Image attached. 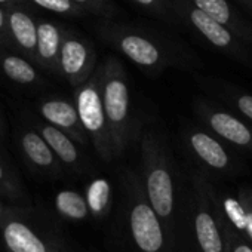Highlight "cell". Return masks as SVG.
<instances>
[{
  "instance_id": "2e32d148",
  "label": "cell",
  "mask_w": 252,
  "mask_h": 252,
  "mask_svg": "<svg viewBox=\"0 0 252 252\" xmlns=\"http://www.w3.org/2000/svg\"><path fill=\"white\" fill-rule=\"evenodd\" d=\"M189 18H190L191 24L215 46L225 48L230 45L231 34L222 27L221 23H218L208 14L202 12L197 8H191V9H189Z\"/></svg>"
},
{
  "instance_id": "7402d4cb",
  "label": "cell",
  "mask_w": 252,
  "mask_h": 252,
  "mask_svg": "<svg viewBox=\"0 0 252 252\" xmlns=\"http://www.w3.org/2000/svg\"><path fill=\"white\" fill-rule=\"evenodd\" d=\"M194 8L208 14L221 24L230 21V8L225 0H193Z\"/></svg>"
},
{
  "instance_id": "f546056e",
  "label": "cell",
  "mask_w": 252,
  "mask_h": 252,
  "mask_svg": "<svg viewBox=\"0 0 252 252\" xmlns=\"http://www.w3.org/2000/svg\"><path fill=\"white\" fill-rule=\"evenodd\" d=\"M3 214H5V208H3V203H2V197H0V220H2Z\"/></svg>"
},
{
  "instance_id": "9c48e42d",
  "label": "cell",
  "mask_w": 252,
  "mask_h": 252,
  "mask_svg": "<svg viewBox=\"0 0 252 252\" xmlns=\"http://www.w3.org/2000/svg\"><path fill=\"white\" fill-rule=\"evenodd\" d=\"M9 42L18 48L30 61H34L37 45V23L24 9L17 6L6 8Z\"/></svg>"
},
{
  "instance_id": "6da1fadb",
  "label": "cell",
  "mask_w": 252,
  "mask_h": 252,
  "mask_svg": "<svg viewBox=\"0 0 252 252\" xmlns=\"http://www.w3.org/2000/svg\"><path fill=\"white\" fill-rule=\"evenodd\" d=\"M144 193L160 218L172 245L180 252V227L177 221V196L175 183L168 165L166 156L158 140L152 134H146L141 141Z\"/></svg>"
},
{
  "instance_id": "30bf717a",
  "label": "cell",
  "mask_w": 252,
  "mask_h": 252,
  "mask_svg": "<svg viewBox=\"0 0 252 252\" xmlns=\"http://www.w3.org/2000/svg\"><path fill=\"white\" fill-rule=\"evenodd\" d=\"M39 111L48 125H52L55 128L61 129L80 144L85 143V131L80 125L74 104L57 98L46 99L39 105Z\"/></svg>"
},
{
  "instance_id": "4fadbf2b",
  "label": "cell",
  "mask_w": 252,
  "mask_h": 252,
  "mask_svg": "<svg viewBox=\"0 0 252 252\" xmlns=\"http://www.w3.org/2000/svg\"><path fill=\"white\" fill-rule=\"evenodd\" d=\"M39 132L45 138V141L51 147L52 153L55 155V158L61 163L71 166V168L79 166L80 155H79V150H77L74 140L70 135H67L61 129L55 128V126H52V125H48V123L40 126Z\"/></svg>"
},
{
  "instance_id": "ba28073f",
  "label": "cell",
  "mask_w": 252,
  "mask_h": 252,
  "mask_svg": "<svg viewBox=\"0 0 252 252\" xmlns=\"http://www.w3.org/2000/svg\"><path fill=\"white\" fill-rule=\"evenodd\" d=\"M95 65L96 54L91 43L67 29L60 51L58 73L63 74L73 88H77L92 74Z\"/></svg>"
},
{
  "instance_id": "d6986e66",
  "label": "cell",
  "mask_w": 252,
  "mask_h": 252,
  "mask_svg": "<svg viewBox=\"0 0 252 252\" xmlns=\"http://www.w3.org/2000/svg\"><path fill=\"white\" fill-rule=\"evenodd\" d=\"M86 203L95 218H102L111 205V186L105 178H95L86 190Z\"/></svg>"
},
{
  "instance_id": "f1b7e54d",
  "label": "cell",
  "mask_w": 252,
  "mask_h": 252,
  "mask_svg": "<svg viewBox=\"0 0 252 252\" xmlns=\"http://www.w3.org/2000/svg\"><path fill=\"white\" fill-rule=\"evenodd\" d=\"M24 0H0V5L5 6V8H9V6H17V5H21Z\"/></svg>"
},
{
  "instance_id": "ffe728a7",
  "label": "cell",
  "mask_w": 252,
  "mask_h": 252,
  "mask_svg": "<svg viewBox=\"0 0 252 252\" xmlns=\"http://www.w3.org/2000/svg\"><path fill=\"white\" fill-rule=\"evenodd\" d=\"M220 224H221V230L224 236V252H252V243L243 234L236 231L221 217H220Z\"/></svg>"
},
{
  "instance_id": "484cf974",
  "label": "cell",
  "mask_w": 252,
  "mask_h": 252,
  "mask_svg": "<svg viewBox=\"0 0 252 252\" xmlns=\"http://www.w3.org/2000/svg\"><path fill=\"white\" fill-rule=\"evenodd\" d=\"M9 33H8V18L6 8L0 5V46H9Z\"/></svg>"
},
{
  "instance_id": "e0dca14e",
  "label": "cell",
  "mask_w": 252,
  "mask_h": 252,
  "mask_svg": "<svg viewBox=\"0 0 252 252\" xmlns=\"http://www.w3.org/2000/svg\"><path fill=\"white\" fill-rule=\"evenodd\" d=\"M0 68L9 80L20 85H32L37 80V71L30 60L15 54L0 57Z\"/></svg>"
},
{
  "instance_id": "603a6c76",
  "label": "cell",
  "mask_w": 252,
  "mask_h": 252,
  "mask_svg": "<svg viewBox=\"0 0 252 252\" xmlns=\"http://www.w3.org/2000/svg\"><path fill=\"white\" fill-rule=\"evenodd\" d=\"M70 2L76 3L77 6H80L82 9L95 15H113V12L116 11V8L110 3V0H70Z\"/></svg>"
},
{
  "instance_id": "9a60e30c",
  "label": "cell",
  "mask_w": 252,
  "mask_h": 252,
  "mask_svg": "<svg viewBox=\"0 0 252 252\" xmlns=\"http://www.w3.org/2000/svg\"><path fill=\"white\" fill-rule=\"evenodd\" d=\"M209 123L218 135L237 146H248L252 141V135L246 126L227 113H214L209 119Z\"/></svg>"
},
{
  "instance_id": "5b68a950",
  "label": "cell",
  "mask_w": 252,
  "mask_h": 252,
  "mask_svg": "<svg viewBox=\"0 0 252 252\" xmlns=\"http://www.w3.org/2000/svg\"><path fill=\"white\" fill-rule=\"evenodd\" d=\"M98 34L104 42L144 70H156L163 64V52L159 45L134 29L119 24H101Z\"/></svg>"
},
{
  "instance_id": "83f0119b",
  "label": "cell",
  "mask_w": 252,
  "mask_h": 252,
  "mask_svg": "<svg viewBox=\"0 0 252 252\" xmlns=\"http://www.w3.org/2000/svg\"><path fill=\"white\" fill-rule=\"evenodd\" d=\"M134 3L143 6V8H147V9H152V11H162L163 9V3L162 0H132Z\"/></svg>"
},
{
  "instance_id": "8992f818",
  "label": "cell",
  "mask_w": 252,
  "mask_h": 252,
  "mask_svg": "<svg viewBox=\"0 0 252 252\" xmlns=\"http://www.w3.org/2000/svg\"><path fill=\"white\" fill-rule=\"evenodd\" d=\"M194 252H224V236L217 209L208 194L206 184H196L191 215Z\"/></svg>"
},
{
  "instance_id": "5bb4252c",
  "label": "cell",
  "mask_w": 252,
  "mask_h": 252,
  "mask_svg": "<svg viewBox=\"0 0 252 252\" xmlns=\"http://www.w3.org/2000/svg\"><path fill=\"white\" fill-rule=\"evenodd\" d=\"M190 146L197 158L212 169L224 171L228 168V155L222 146L205 132H194L190 137Z\"/></svg>"
},
{
  "instance_id": "7a4b0ae2",
  "label": "cell",
  "mask_w": 252,
  "mask_h": 252,
  "mask_svg": "<svg viewBox=\"0 0 252 252\" xmlns=\"http://www.w3.org/2000/svg\"><path fill=\"white\" fill-rule=\"evenodd\" d=\"M101 98L110 129L113 155L120 158L132 140L134 128L128 76L123 64L116 57H108L101 64Z\"/></svg>"
},
{
  "instance_id": "cb8c5ba5",
  "label": "cell",
  "mask_w": 252,
  "mask_h": 252,
  "mask_svg": "<svg viewBox=\"0 0 252 252\" xmlns=\"http://www.w3.org/2000/svg\"><path fill=\"white\" fill-rule=\"evenodd\" d=\"M0 191L9 196L11 199H17L20 196V187L15 183V180L11 177L5 165L0 162Z\"/></svg>"
},
{
  "instance_id": "3957f363",
  "label": "cell",
  "mask_w": 252,
  "mask_h": 252,
  "mask_svg": "<svg viewBox=\"0 0 252 252\" xmlns=\"http://www.w3.org/2000/svg\"><path fill=\"white\" fill-rule=\"evenodd\" d=\"M126 225L137 252H178L160 218L149 203L143 184L134 172L125 177Z\"/></svg>"
},
{
  "instance_id": "7c38bea8",
  "label": "cell",
  "mask_w": 252,
  "mask_h": 252,
  "mask_svg": "<svg viewBox=\"0 0 252 252\" xmlns=\"http://www.w3.org/2000/svg\"><path fill=\"white\" fill-rule=\"evenodd\" d=\"M20 146L26 160L34 169L49 174L58 172V159L55 158V155L52 153L51 147L40 135V132H36L33 129L24 131L21 134Z\"/></svg>"
},
{
  "instance_id": "52a82bcc",
  "label": "cell",
  "mask_w": 252,
  "mask_h": 252,
  "mask_svg": "<svg viewBox=\"0 0 252 252\" xmlns=\"http://www.w3.org/2000/svg\"><path fill=\"white\" fill-rule=\"evenodd\" d=\"M0 234L8 252H61V246L30 220L8 211L0 220Z\"/></svg>"
},
{
  "instance_id": "4dcf8cb0",
  "label": "cell",
  "mask_w": 252,
  "mask_h": 252,
  "mask_svg": "<svg viewBox=\"0 0 252 252\" xmlns=\"http://www.w3.org/2000/svg\"><path fill=\"white\" fill-rule=\"evenodd\" d=\"M0 122H2V120H0Z\"/></svg>"
},
{
  "instance_id": "44dd1931",
  "label": "cell",
  "mask_w": 252,
  "mask_h": 252,
  "mask_svg": "<svg viewBox=\"0 0 252 252\" xmlns=\"http://www.w3.org/2000/svg\"><path fill=\"white\" fill-rule=\"evenodd\" d=\"M27 2H30V3H33V5L45 9V11H49V12H54L58 15H64V17H83V15H86L85 9H82L76 3L70 2V0H27Z\"/></svg>"
},
{
  "instance_id": "4316f807",
  "label": "cell",
  "mask_w": 252,
  "mask_h": 252,
  "mask_svg": "<svg viewBox=\"0 0 252 252\" xmlns=\"http://www.w3.org/2000/svg\"><path fill=\"white\" fill-rule=\"evenodd\" d=\"M237 105L240 108V111L248 116L249 119H252V96L251 95H243L239 98L237 101Z\"/></svg>"
},
{
  "instance_id": "d4e9b609",
  "label": "cell",
  "mask_w": 252,
  "mask_h": 252,
  "mask_svg": "<svg viewBox=\"0 0 252 252\" xmlns=\"http://www.w3.org/2000/svg\"><path fill=\"white\" fill-rule=\"evenodd\" d=\"M239 200L242 202L245 208V227H243L242 234L252 243V193L242 191L239 196Z\"/></svg>"
},
{
  "instance_id": "277c9868",
  "label": "cell",
  "mask_w": 252,
  "mask_h": 252,
  "mask_svg": "<svg viewBox=\"0 0 252 252\" xmlns=\"http://www.w3.org/2000/svg\"><path fill=\"white\" fill-rule=\"evenodd\" d=\"M74 105L82 128L92 140L96 153L102 160L111 162L114 155L101 98V65L96 67V70H94L92 74L76 88Z\"/></svg>"
},
{
  "instance_id": "ac0fdd59",
  "label": "cell",
  "mask_w": 252,
  "mask_h": 252,
  "mask_svg": "<svg viewBox=\"0 0 252 252\" xmlns=\"http://www.w3.org/2000/svg\"><path fill=\"white\" fill-rule=\"evenodd\" d=\"M55 208L60 215L71 221H82L89 215L86 199L74 190L60 191L55 196Z\"/></svg>"
},
{
  "instance_id": "8fae6325",
  "label": "cell",
  "mask_w": 252,
  "mask_h": 252,
  "mask_svg": "<svg viewBox=\"0 0 252 252\" xmlns=\"http://www.w3.org/2000/svg\"><path fill=\"white\" fill-rule=\"evenodd\" d=\"M65 32L67 29L52 21H39L34 63H37L42 68L48 71L58 73L60 51H61Z\"/></svg>"
}]
</instances>
